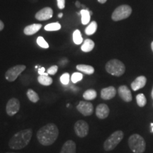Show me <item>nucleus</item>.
<instances>
[{
  "instance_id": "f257e3e1",
  "label": "nucleus",
  "mask_w": 153,
  "mask_h": 153,
  "mask_svg": "<svg viewBox=\"0 0 153 153\" xmlns=\"http://www.w3.org/2000/svg\"><path fill=\"white\" fill-rule=\"evenodd\" d=\"M37 139L40 144L43 146L53 145L59 136V129L53 123H48L38 130Z\"/></svg>"
},
{
  "instance_id": "f03ea898",
  "label": "nucleus",
  "mask_w": 153,
  "mask_h": 153,
  "mask_svg": "<svg viewBox=\"0 0 153 153\" xmlns=\"http://www.w3.org/2000/svg\"><path fill=\"white\" fill-rule=\"evenodd\" d=\"M33 131L28 128L22 130L13 135L9 142V147L12 150H21L29 144L32 138Z\"/></svg>"
},
{
  "instance_id": "7ed1b4c3",
  "label": "nucleus",
  "mask_w": 153,
  "mask_h": 153,
  "mask_svg": "<svg viewBox=\"0 0 153 153\" xmlns=\"http://www.w3.org/2000/svg\"><path fill=\"white\" fill-rule=\"evenodd\" d=\"M128 146L134 153H143L146 148L145 139L139 134H133L129 137Z\"/></svg>"
},
{
  "instance_id": "20e7f679",
  "label": "nucleus",
  "mask_w": 153,
  "mask_h": 153,
  "mask_svg": "<svg viewBox=\"0 0 153 153\" xmlns=\"http://www.w3.org/2000/svg\"><path fill=\"white\" fill-rule=\"evenodd\" d=\"M105 68L108 73L116 76L123 75L126 71L125 65L117 59H113L108 61L106 64Z\"/></svg>"
},
{
  "instance_id": "39448f33",
  "label": "nucleus",
  "mask_w": 153,
  "mask_h": 153,
  "mask_svg": "<svg viewBox=\"0 0 153 153\" xmlns=\"http://www.w3.org/2000/svg\"><path fill=\"white\" fill-rule=\"evenodd\" d=\"M124 136L122 131H116L113 133L104 143V149L106 151H111L121 142Z\"/></svg>"
},
{
  "instance_id": "423d86ee",
  "label": "nucleus",
  "mask_w": 153,
  "mask_h": 153,
  "mask_svg": "<svg viewBox=\"0 0 153 153\" xmlns=\"http://www.w3.org/2000/svg\"><path fill=\"white\" fill-rule=\"evenodd\" d=\"M132 13L131 7L128 5H121L115 9L113 12L111 18L115 22L123 20L130 16Z\"/></svg>"
},
{
  "instance_id": "0eeeda50",
  "label": "nucleus",
  "mask_w": 153,
  "mask_h": 153,
  "mask_svg": "<svg viewBox=\"0 0 153 153\" xmlns=\"http://www.w3.org/2000/svg\"><path fill=\"white\" fill-rule=\"evenodd\" d=\"M26 67L24 65H17L9 68L5 73V79L8 82H14L17 77L26 70Z\"/></svg>"
},
{
  "instance_id": "6e6552de",
  "label": "nucleus",
  "mask_w": 153,
  "mask_h": 153,
  "mask_svg": "<svg viewBox=\"0 0 153 153\" xmlns=\"http://www.w3.org/2000/svg\"><path fill=\"white\" fill-rule=\"evenodd\" d=\"M74 133L79 137H85L89 134V126L85 120H79L74 123Z\"/></svg>"
},
{
  "instance_id": "1a4fd4ad",
  "label": "nucleus",
  "mask_w": 153,
  "mask_h": 153,
  "mask_svg": "<svg viewBox=\"0 0 153 153\" xmlns=\"http://www.w3.org/2000/svg\"><path fill=\"white\" fill-rule=\"evenodd\" d=\"M20 101L16 98H11L9 99L6 106V112L9 116H14L20 110Z\"/></svg>"
},
{
  "instance_id": "9d476101",
  "label": "nucleus",
  "mask_w": 153,
  "mask_h": 153,
  "mask_svg": "<svg viewBox=\"0 0 153 153\" xmlns=\"http://www.w3.org/2000/svg\"><path fill=\"white\" fill-rule=\"evenodd\" d=\"M76 110L85 116H89L94 113V106L91 102L80 101L76 106Z\"/></svg>"
},
{
  "instance_id": "9b49d317",
  "label": "nucleus",
  "mask_w": 153,
  "mask_h": 153,
  "mask_svg": "<svg viewBox=\"0 0 153 153\" xmlns=\"http://www.w3.org/2000/svg\"><path fill=\"white\" fill-rule=\"evenodd\" d=\"M53 14V9L51 7H45L38 11L36 14L35 17L38 21H46L52 18Z\"/></svg>"
},
{
  "instance_id": "f8f14e48",
  "label": "nucleus",
  "mask_w": 153,
  "mask_h": 153,
  "mask_svg": "<svg viewBox=\"0 0 153 153\" xmlns=\"http://www.w3.org/2000/svg\"><path fill=\"white\" fill-rule=\"evenodd\" d=\"M110 109L105 104H100L96 108V116L99 119H105L108 116Z\"/></svg>"
},
{
  "instance_id": "ddd939ff",
  "label": "nucleus",
  "mask_w": 153,
  "mask_h": 153,
  "mask_svg": "<svg viewBox=\"0 0 153 153\" xmlns=\"http://www.w3.org/2000/svg\"><path fill=\"white\" fill-rule=\"evenodd\" d=\"M118 93L119 97L126 102H131L133 99L131 91L128 87L126 85H122L119 87L118 89Z\"/></svg>"
},
{
  "instance_id": "4468645a",
  "label": "nucleus",
  "mask_w": 153,
  "mask_h": 153,
  "mask_svg": "<svg viewBox=\"0 0 153 153\" xmlns=\"http://www.w3.org/2000/svg\"><path fill=\"white\" fill-rule=\"evenodd\" d=\"M116 93H117V91H116V88L110 86V87L101 89V97L104 100H110V99L114 98L115 96L116 95Z\"/></svg>"
},
{
  "instance_id": "2eb2a0df",
  "label": "nucleus",
  "mask_w": 153,
  "mask_h": 153,
  "mask_svg": "<svg viewBox=\"0 0 153 153\" xmlns=\"http://www.w3.org/2000/svg\"><path fill=\"white\" fill-rule=\"evenodd\" d=\"M76 143L72 140H68L62 145L60 153H76Z\"/></svg>"
},
{
  "instance_id": "dca6fc26",
  "label": "nucleus",
  "mask_w": 153,
  "mask_h": 153,
  "mask_svg": "<svg viewBox=\"0 0 153 153\" xmlns=\"http://www.w3.org/2000/svg\"><path fill=\"white\" fill-rule=\"evenodd\" d=\"M147 79L145 76H140L135 79L131 83V88L133 91H137L140 89H142L146 85Z\"/></svg>"
},
{
  "instance_id": "f3484780",
  "label": "nucleus",
  "mask_w": 153,
  "mask_h": 153,
  "mask_svg": "<svg viewBox=\"0 0 153 153\" xmlns=\"http://www.w3.org/2000/svg\"><path fill=\"white\" fill-rule=\"evenodd\" d=\"M42 27V25L40 24H33L29 26H27L24 28V33L26 36H31L35 34L36 33L41 29Z\"/></svg>"
},
{
  "instance_id": "a211bd4d",
  "label": "nucleus",
  "mask_w": 153,
  "mask_h": 153,
  "mask_svg": "<svg viewBox=\"0 0 153 153\" xmlns=\"http://www.w3.org/2000/svg\"><path fill=\"white\" fill-rule=\"evenodd\" d=\"M76 68L79 72L86 74H89V75L92 74L94 72V68L92 66L88 65H77L76 66Z\"/></svg>"
},
{
  "instance_id": "6ab92c4d",
  "label": "nucleus",
  "mask_w": 153,
  "mask_h": 153,
  "mask_svg": "<svg viewBox=\"0 0 153 153\" xmlns=\"http://www.w3.org/2000/svg\"><path fill=\"white\" fill-rule=\"evenodd\" d=\"M94 42L91 39H86L85 41L83 42V44L82 45L81 49L83 52L85 53H89L91 52V51L94 48Z\"/></svg>"
},
{
  "instance_id": "aec40b11",
  "label": "nucleus",
  "mask_w": 153,
  "mask_h": 153,
  "mask_svg": "<svg viewBox=\"0 0 153 153\" xmlns=\"http://www.w3.org/2000/svg\"><path fill=\"white\" fill-rule=\"evenodd\" d=\"M79 14L81 15L82 16V24L83 25H87L90 22L91 19V14L89 12V10L88 9H82L80 11V13Z\"/></svg>"
},
{
  "instance_id": "412c9836",
  "label": "nucleus",
  "mask_w": 153,
  "mask_h": 153,
  "mask_svg": "<svg viewBox=\"0 0 153 153\" xmlns=\"http://www.w3.org/2000/svg\"><path fill=\"white\" fill-rule=\"evenodd\" d=\"M38 82L43 86H50L52 85L53 79L48 75H39L38 77Z\"/></svg>"
},
{
  "instance_id": "4be33fe9",
  "label": "nucleus",
  "mask_w": 153,
  "mask_h": 153,
  "mask_svg": "<svg viewBox=\"0 0 153 153\" xmlns=\"http://www.w3.org/2000/svg\"><path fill=\"white\" fill-rule=\"evenodd\" d=\"M97 93L94 89H87L83 94V98L87 101L94 100L97 98Z\"/></svg>"
},
{
  "instance_id": "5701e85b",
  "label": "nucleus",
  "mask_w": 153,
  "mask_h": 153,
  "mask_svg": "<svg viewBox=\"0 0 153 153\" xmlns=\"http://www.w3.org/2000/svg\"><path fill=\"white\" fill-rule=\"evenodd\" d=\"M26 95H27L29 101H31L32 103H37L40 99L39 96H38V94L31 89H28L27 92H26Z\"/></svg>"
},
{
  "instance_id": "b1692460",
  "label": "nucleus",
  "mask_w": 153,
  "mask_h": 153,
  "mask_svg": "<svg viewBox=\"0 0 153 153\" xmlns=\"http://www.w3.org/2000/svg\"><path fill=\"white\" fill-rule=\"evenodd\" d=\"M97 23L94 22H91L90 24L87 26V27L85 28V33L87 36L93 35L94 33L97 31Z\"/></svg>"
},
{
  "instance_id": "393cba45",
  "label": "nucleus",
  "mask_w": 153,
  "mask_h": 153,
  "mask_svg": "<svg viewBox=\"0 0 153 153\" xmlns=\"http://www.w3.org/2000/svg\"><path fill=\"white\" fill-rule=\"evenodd\" d=\"M72 38H73V42L76 45H80L83 42V38H82V36L81 35V32L78 29L75 30L73 32Z\"/></svg>"
},
{
  "instance_id": "a878e982",
  "label": "nucleus",
  "mask_w": 153,
  "mask_h": 153,
  "mask_svg": "<svg viewBox=\"0 0 153 153\" xmlns=\"http://www.w3.org/2000/svg\"><path fill=\"white\" fill-rule=\"evenodd\" d=\"M45 30L47 31H55V30H58L61 28V25L59 24L58 22H55V23H51L46 25L45 26Z\"/></svg>"
},
{
  "instance_id": "bb28decb",
  "label": "nucleus",
  "mask_w": 153,
  "mask_h": 153,
  "mask_svg": "<svg viewBox=\"0 0 153 153\" xmlns=\"http://www.w3.org/2000/svg\"><path fill=\"white\" fill-rule=\"evenodd\" d=\"M137 104L140 107H144L146 105L147 100L143 94H139L136 96Z\"/></svg>"
},
{
  "instance_id": "cd10ccee",
  "label": "nucleus",
  "mask_w": 153,
  "mask_h": 153,
  "mask_svg": "<svg viewBox=\"0 0 153 153\" xmlns=\"http://www.w3.org/2000/svg\"><path fill=\"white\" fill-rule=\"evenodd\" d=\"M36 42H37L38 45H39L40 47L43 48H49V45L48 43H47L46 41H45V40L44 39V38L42 37V36H39V37H38L37 38V41H36Z\"/></svg>"
},
{
  "instance_id": "c85d7f7f",
  "label": "nucleus",
  "mask_w": 153,
  "mask_h": 153,
  "mask_svg": "<svg viewBox=\"0 0 153 153\" xmlns=\"http://www.w3.org/2000/svg\"><path fill=\"white\" fill-rule=\"evenodd\" d=\"M82 78H83V74L80 73V72H74V73L72 74V76H71L72 82L74 84L76 83V82L81 81Z\"/></svg>"
},
{
  "instance_id": "c756f323",
  "label": "nucleus",
  "mask_w": 153,
  "mask_h": 153,
  "mask_svg": "<svg viewBox=\"0 0 153 153\" xmlns=\"http://www.w3.org/2000/svg\"><path fill=\"white\" fill-rule=\"evenodd\" d=\"M60 79L61 83H62L63 85H68L70 79V74L68 73V72H65V73L62 74V75L60 76Z\"/></svg>"
},
{
  "instance_id": "7c9ffc66",
  "label": "nucleus",
  "mask_w": 153,
  "mask_h": 153,
  "mask_svg": "<svg viewBox=\"0 0 153 153\" xmlns=\"http://www.w3.org/2000/svg\"><path fill=\"white\" fill-rule=\"evenodd\" d=\"M57 70H58V67L57 65H53L48 69L47 73L48 74H51V75H54L57 73Z\"/></svg>"
},
{
  "instance_id": "2f4dec72",
  "label": "nucleus",
  "mask_w": 153,
  "mask_h": 153,
  "mask_svg": "<svg viewBox=\"0 0 153 153\" xmlns=\"http://www.w3.org/2000/svg\"><path fill=\"white\" fill-rule=\"evenodd\" d=\"M57 7L60 9H63L65 7V0H57Z\"/></svg>"
},
{
  "instance_id": "473e14b6",
  "label": "nucleus",
  "mask_w": 153,
  "mask_h": 153,
  "mask_svg": "<svg viewBox=\"0 0 153 153\" xmlns=\"http://www.w3.org/2000/svg\"><path fill=\"white\" fill-rule=\"evenodd\" d=\"M45 68H41L38 70V74H40V75H48V73H45Z\"/></svg>"
},
{
  "instance_id": "72a5a7b5",
  "label": "nucleus",
  "mask_w": 153,
  "mask_h": 153,
  "mask_svg": "<svg viewBox=\"0 0 153 153\" xmlns=\"http://www.w3.org/2000/svg\"><path fill=\"white\" fill-rule=\"evenodd\" d=\"M4 23L0 20V31L4 29Z\"/></svg>"
},
{
  "instance_id": "f704fd0d",
  "label": "nucleus",
  "mask_w": 153,
  "mask_h": 153,
  "mask_svg": "<svg viewBox=\"0 0 153 153\" xmlns=\"http://www.w3.org/2000/svg\"><path fill=\"white\" fill-rule=\"evenodd\" d=\"M75 5H76V7H77V8H79L80 7H81V4H80V2L79 1H76V2H75Z\"/></svg>"
},
{
  "instance_id": "c9c22d12",
  "label": "nucleus",
  "mask_w": 153,
  "mask_h": 153,
  "mask_svg": "<svg viewBox=\"0 0 153 153\" xmlns=\"http://www.w3.org/2000/svg\"><path fill=\"white\" fill-rule=\"evenodd\" d=\"M106 1H107V0H98L99 2L101 3V4H104V3H106Z\"/></svg>"
},
{
  "instance_id": "e433bc0d",
  "label": "nucleus",
  "mask_w": 153,
  "mask_h": 153,
  "mask_svg": "<svg viewBox=\"0 0 153 153\" xmlns=\"http://www.w3.org/2000/svg\"><path fill=\"white\" fill-rule=\"evenodd\" d=\"M62 16H63V14H62V13H60V14H58V17H59V18H62Z\"/></svg>"
},
{
  "instance_id": "4c0bfd02",
  "label": "nucleus",
  "mask_w": 153,
  "mask_h": 153,
  "mask_svg": "<svg viewBox=\"0 0 153 153\" xmlns=\"http://www.w3.org/2000/svg\"><path fill=\"white\" fill-rule=\"evenodd\" d=\"M151 97H152V99H153V88H152V92H151Z\"/></svg>"
},
{
  "instance_id": "58836bf2",
  "label": "nucleus",
  "mask_w": 153,
  "mask_h": 153,
  "mask_svg": "<svg viewBox=\"0 0 153 153\" xmlns=\"http://www.w3.org/2000/svg\"><path fill=\"white\" fill-rule=\"evenodd\" d=\"M151 48H152V50L153 51V41L152 42V43H151Z\"/></svg>"
},
{
  "instance_id": "ea45409f",
  "label": "nucleus",
  "mask_w": 153,
  "mask_h": 153,
  "mask_svg": "<svg viewBox=\"0 0 153 153\" xmlns=\"http://www.w3.org/2000/svg\"><path fill=\"white\" fill-rule=\"evenodd\" d=\"M6 153H15V152H6Z\"/></svg>"
},
{
  "instance_id": "a19ab883",
  "label": "nucleus",
  "mask_w": 153,
  "mask_h": 153,
  "mask_svg": "<svg viewBox=\"0 0 153 153\" xmlns=\"http://www.w3.org/2000/svg\"><path fill=\"white\" fill-rule=\"evenodd\" d=\"M152 132H153V128L152 129Z\"/></svg>"
}]
</instances>
